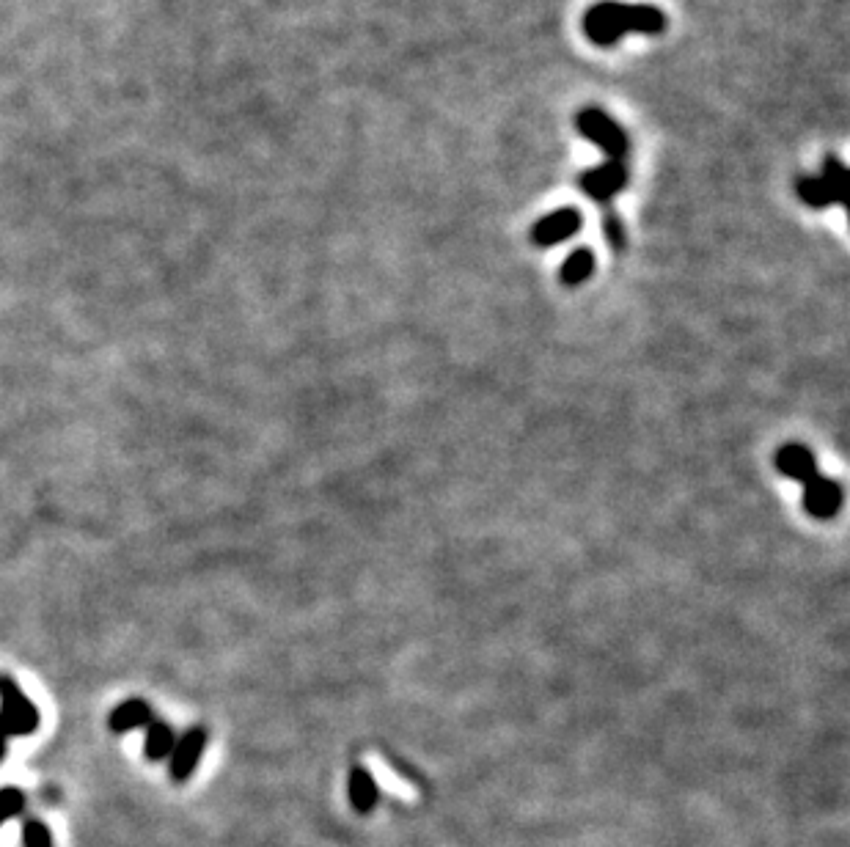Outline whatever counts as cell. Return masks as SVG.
Instances as JSON below:
<instances>
[{"instance_id":"cell-1","label":"cell","mask_w":850,"mask_h":847,"mask_svg":"<svg viewBox=\"0 0 850 847\" xmlns=\"http://www.w3.org/2000/svg\"><path fill=\"white\" fill-rule=\"evenodd\" d=\"M666 28L661 9L650 3H619V0H600L584 17V33L597 47H611L628 33H647L658 36Z\"/></svg>"},{"instance_id":"cell-2","label":"cell","mask_w":850,"mask_h":847,"mask_svg":"<svg viewBox=\"0 0 850 847\" xmlns=\"http://www.w3.org/2000/svg\"><path fill=\"white\" fill-rule=\"evenodd\" d=\"M42 726V713L14 677L0 674V729L6 737H28Z\"/></svg>"},{"instance_id":"cell-3","label":"cell","mask_w":850,"mask_h":847,"mask_svg":"<svg viewBox=\"0 0 850 847\" xmlns=\"http://www.w3.org/2000/svg\"><path fill=\"white\" fill-rule=\"evenodd\" d=\"M575 127H578V132L584 135L586 141H592L597 149H603L606 160H625V157H628V135L622 132L617 121L608 119L603 110H581L578 119H575Z\"/></svg>"},{"instance_id":"cell-4","label":"cell","mask_w":850,"mask_h":847,"mask_svg":"<svg viewBox=\"0 0 850 847\" xmlns=\"http://www.w3.org/2000/svg\"><path fill=\"white\" fill-rule=\"evenodd\" d=\"M210 743V732L204 726H188L182 735H177L174 748L168 754V776L174 784H185L193 779V773L199 770L204 748Z\"/></svg>"},{"instance_id":"cell-5","label":"cell","mask_w":850,"mask_h":847,"mask_svg":"<svg viewBox=\"0 0 850 847\" xmlns=\"http://www.w3.org/2000/svg\"><path fill=\"white\" fill-rule=\"evenodd\" d=\"M578 185L586 196L595 198L597 204H611V198L628 185V165L625 160H606L597 168H589L578 176Z\"/></svg>"},{"instance_id":"cell-6","label":"cell","mask_w":850,"mask_h":847,"mask_svg":"<svg viewBox=\"0 0 850 847\" xmlns=\"http://www.w3.org/2000/svg\"><path fill=\"white\" fill-rule=\"evenodd\" d=\"M804 509L815 520H831L837 517V512L842 509V501H845V493H842V484L837 479H828V476H820L817 473L815 479H809L804 484Z\"/></svg>"},{"instance_id":"cell-7","label":"cell","mask_w":850,"mask_h":847,"mask_svg":"<svg viewBox=\"0 0 850 847\" xmlns=\"http://www.w3.org/2000/svg\"><path fill=\"white\" fill-rule=\"evenodd\" d=\"M578 229H581V212H578V209H556V212H551V215H545V218L534 223L531 242L540 245V248H551V245L570 240L573 234H578Z\"/></svg>"},{"instance_id":"cell-8","label":"cell","mask_w":850,"mask_h":847,"mask_svg":"<svg viewBox=\"0 0 850 847\" xmlns=\"http://www.w3.org/2000/svg\"><path fill=\"white\" fill-rule=\"evenodd\" d=\"M152 721H155L152 704L141 699V696H130V699H124V702L113 707L111 715H108V729H111L113 735H127L133 729H144Z\"/></svg>"},{"instance_id":"cell-9","label":"cell","mask_w":850,"mask_h":847,"mask_svg":"<svg viewBox=\"0 0 850 847\" xmlns=\"http://www.w3.org/2000/svg\"><path fill=\"white\" fill-rule=\"evenodd\" d=\"M776 471L793 479V482L806 484L817 476V460L812 449H806L804 443H787L776 451Z\"/></svg>"},{"instance_id":"cell-10","label":"cell","mask_w":850,"mask_h":847,"mask_svg":"<svg viewBox=\"0 0 850 847\" xmlns=\"http://www.w3.org/2000/svg\"><path fill=\"white\" fill-rule=\"evenodd\" d=\"M347 798H350V806H353L358 814H372L375 812L377 801H380V787H377L372 770L366 765H355L347 776Z\"/></svg>"},{"instance_id":"cell-11","label":"cell","mask_w":850,"mask_h":847,"mask_svg":"<svg viewBox=\"0 0 850 847\" xmlns=\"http://www.w3.org/2000/svg\"><path fill=\"white\" fill-rule=\"evenodd\" d=\"M174 740H177L174 726L155 718L152 724L144 726V757L149 762H166L171 748H174Z\"/></svg>"},{"instance_id":"cell-12","label":"cell","mask_w":850,"mask_h":847,"mask_svg":"<svg viewBox=\"0 0 850 847\" xmlns=\"http://www.w3.org/2000/svg\"><path fill=\"white\" fill-rule=\"evenodd\" d=\"M798 196L815 209L834 207V204H842V201H845L834 187L828 185L823 176H801V179H798Z\"/></svg>"},{"instance_id":"cell-13","label":"cell","mask_w":850,"mask_h":847,"mask_svg":"<svg viewBox=\"0 0 850 847\" xmlns=\"http://www.w3.org/2000/svg\"><path fill=\"white\" fill-rule=\"evenodd\" d=\"M592 273H595V253L589 251V248H575L562 262L559 281L564 286H581L584 281H589Z\"/></svg>"},{"instance_id":"cell-14","label":"cell","mask_w":850,"mask_h":847,"mask_svg":"<svg viewBox=\"0 0 850 847\" xmlns=\"http://www.w3.org/2000/svg\"><path fill=\"white\" fill-rule=\"evenodd\" d=\"M23 847H56L53 845V831L47 828L45 820H39V817H25Z\"/></svg>"},{"instance_id":"cell-15","label":"cell","mask_w":850,"mask_h":847,"mask_svg":"<svg viewBox=\"0 0 850 847\" xmlns=\"http://www.w3.org/2000/svg\"><path fill=\"white\" fill-rule=\"evenodd\" d=\"M25 809V792L20 787H0V825L20 817Z\"/></svg>"},{"instance_id":"cell-16","label":"cell","mask_w":850,"mask_h":847,"mask_svg":"<svg viewBox=\"0 0 850 847\" xmlns=\"http://www.w3.org/2000/svg\"><path fill=\"white\" fill-rule=\"evenodd\" d=\"M823 179H826L828 185L837 190L839 196L845 198V185H848V168H845V163L839 160V157H826V163H823Z\"/></svg>"},{"instance_id":"cell-17","label":"cell","mask_w":850,"mask_h":847,"mask_svg":"<svg viewBox=\"0 0 850 847\" xmlns=\"http://www.w3.org/2000/svg\"><path fill=\"white\" fill-rule=\"evenodd\" d=\"M603 234H606L611 248H617V251L625 248V229H622V220H619L614 212H606V218H603Z\"/></svg>"},{"instance_id":"cell-18","label":"cell","mask_w":850,"mask_h":847,"mask_svg":"<svg viewBox=\"0 0 850 847\" xmlns=\"http://www.w3.org/2000/svg\"><path fill=\"white\" fill-rule=\"evenodd\" d=\"M6 746H9V737H6V732L0 729V762H3V757H6Z\"/></svg>"}]
</instances>
